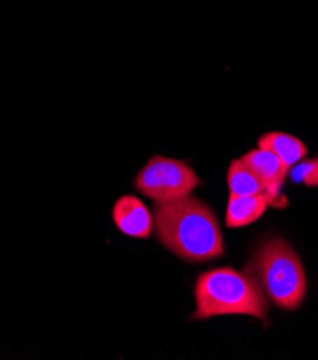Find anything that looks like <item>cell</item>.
I'll list each match as a JSON object with an SVG mask.
<instances>
[{
    "instance_id": "obj_1",
    "label": "cell",
    "mask_w": 318,
    "mask_h": 360,
    "mask_svg": "<svg viewBox=\"0 0 318 360\" xmlns=\"http://www.w3.org/2000/svg\"><path fill=\"white\" fill-rule=\"evenodd\" d=\"M154 229L158 241L185 262L205 263L225 255L217 215L197 195L155 204Z\"/></svg>"
},
{
    "instance_id": "obj_2",
    "label": "cell",
    "mask_w": 318,
    "mask_h": 360,
    "mask_svg": "<svg viewBox=\"0 0 318 360\" xmlns=\"http://www.w3.org/2000/svg\"><path fill=\"white\" fill-rule=\"evenodd\" d=\"M197 310L194 320H206L225 314H249L264 319L268 311L267 297L249 273L221 267L202 273L195 283Z\"/></svg>"
},
{
    "instance_id": "obj_3",
    "label": "cell",
    "mask_w": 318,
    "mask_h": 360,
    "mask_svg": "<svg viewBox=\"0 0 318 360\" xmlns=\"http://www.w3.org/2000/svg\"><path fill=\"white\" fill-rule=\"evenodd\" d=\"M245 271L253 276L267 299L282 310H297L307 295V276L296 251L282 238L264 241Z\"/></svg>"
},
{
    "instance_id": "obj_4",
    "label": "cell",
    "mask_w": 318,
    "mask_h": 360,
    "mask_svg": "<svg viewBox=\"0 0 318 360\" xmlns=\"http://www.w3.org/2000/svg\"><path fill=\"white\" fill-rule=\"evenodd\" d=\"M201 184L198 174L188 162L162 155L150 158L133 179L135 190L155 204L181 200Z\"/></svg>"
},
{
    "instance_id": "obj_5",
    "label": "cell",
    "mask_w": 318,
    "mask_h": 360,
    "mask_svg": "<svg viewBox=\"0 0 318 360\" xmlns=\"http://www.w3.org/2000/svg\"><path fill=\"white\" fill-rule=\"evenodd\" d=\"M117 227L126 236L150 238L154 231V215L150 208L135 195H122L112 208Z\"/></svg>"
},
{
    "instance_id": "obj_6",
    "label": "cell",
    "mask_w": 318,
    "mask_h": 360,
    "mask_svg": "<svg viewBox=\"0 0 318 360\" xmlns=\"http://www.w3.org/2000/svg\"><path fill=\"white\" fill-rule=\"evenodd\" d=\"M241 160L257 174V176L267 187L271 198H277L278 190L284 183L290 168L274 153L263 148L249 151L241 157Z\"/></svg>"
},
{
    "instance_id": "obj_7",
    "label": "cell",
    "mask_w": 318,
    "mask_h": 360,
    "mask_svg": "<svg viewBox=\"0 0 318 360\" xmlns=\"http://www.w3.org/2000/svg\"><path fill=\"white\" fill-rule=\"evenodd\" d=\"M272 198L268 193L251 197H239L230 194L225 214L227 227L238 229L256 223L265 212Z\"/></svg>"
},
{
    "instance_id": "obj_8",
    "label": "cell",
    "mask_w": 318,
    "mask_h": 360,
    "mask_svg": "<svg viewBox=\"0 0 318 360\" xmlns=\"http://www.w3.org/2000/svg\"><path fill=\"white\" fill-rule=\"evenodd\" d=\"M258 148L274 153L289 168L294 167L308 154L305 143L300 138L286 132L275 131L267 132L260 136Z\"/></svg>"
},
{
    "instance_id": "obj_9",
    "label": "cell",
    "mask_w": 318,
    "mask_h": 360,
    "mask_svg": "<svg viewBox=\"0 0 318 360\" xmlns=\"http://www.w3.org/2000/svg\"><path fill=\"white\" fill-rule=\"evenodd\" d=\"M227 181L230 187V194H234V195L251 197V195L268 193L267 187L257 176V174L241 158L231 161V165L227 174Z\"/></svg>"
},
{
    "instance_id": "obj_10",
    "label": "cell",
    "mask_w": 318,
    "mask_h": 360,
    "mask_svg": "<svg viewBox=\"0 0 318 360\" xmlns=\"http://www.w3.org/2000/svg\"><path fill=\"white\" fill-rule=\"evenodd\" d=\"M290 178L294 184L318 187V157L296 164L290 172Z\"/></svg>"
}]
</instances>
